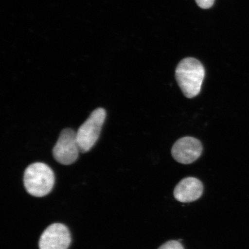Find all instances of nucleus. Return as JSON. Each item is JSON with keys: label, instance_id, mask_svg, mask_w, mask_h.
Returning <instances> with one entry per match:
<instances>
[{"label": "nucleus", "instance_id": "obj_1", "mask_svg": "<svg viewBox=\"0 0 249 249\" xmlns=\"http://www.w3.org/2000/svg\"><path fill=\"white\" fill-rule=\"evenodd\" d=\"M205 77L203 65L197 59H183L177 66L176 77L180 89L188 98L196 97L200 92Z\"/></svg>", "mask_w": 249, "mask_h": 249}, {"label": "nucleus", "instance_id": "obj_9", "mask_svg": "<svg viewBox=\"0 0 249 249\" xmlns=\"http://www.w3.org/2000/svg\"><path fill=\"white\" fill-rule=\"evenodd\" d=\"M199 7L202 9H209L213 7L214 0H196Z\"/></svg>", "mask_w": 249, "mask_h": 249}, {"label": "nucleus", "instance_id": "obj_8", "mask_svg": "<svg viewBox=\"0 0 249 249\" xmlns=\"http://www.w3.org/2000/svg\"><path fill=\"white\" fill-rule=\"evenodd\" d=\"M158 249H184V248L179 241L173 240L164 243Z\"/></svg>", "mask_w": 249, "mask_h": 249}, {"label": "nucleus", "instance_id": "obj_5", "mask_svg": "<svg viewBox=\"0 0 249 249\" xmlns=\"http://www.w3.org/2000/svg\"><path fill=\"white\" fill-rule=\"evenodd\" d=\"M71 242V233L68 227L61 223H54L40 236L39 247V249H68Z\"/></svg>", "mask_w": 249, "mask_h": 249}, {"label": "nucleus", "instance_id": "obj_7", "mask_svg": "<svg viewBox=\"0 0 249 249\" xmlns=\"http://www.w3.org/2000/svg\"><path fill=\"white\" fill-rule=\"evenodd\" d=\"M204 186L200 180L194 177H188L180 180L174 191V196L177 201L183 203L197 200L203 194Z\"/></svg>", "mask_w": 249, "mask_h": 249}, {"label": "nucleus", "instance_id": "obj_6", "mask_svg": "<svg viewBox=\"0 0 249 249\" xmlns=\"http://www.w3.org/2000/svg\"><path fill=\"white\" fill-rule=\"evenodd\" d=\"M202 152L201 142L192 137H185L177 140L171 149L174 160L184 164L194 163L200 157Z\"/></svg>", "mask_w": 249, "mask_h": 249}, {"label": "nucleus", "instance_id": "obj_2", "mask_svg": "<svg viewBox=\"0 0 249 249\" xmlns=\"http://www.w3.org/2000/svg\"><path fill=\"white\" fill-rule=\"evenodd\" d=\"M54 182L53 171L45 163L31 164L24 171L25 188L34 197H42L48 195L53 188Z\"/></svg>", "mask_w": 249, "mask_h": 249}, {"label": "nucleus", "instance_id": "obj_3", "mask_svg": "<svg viewBox=\"0 0 249 249\" xmlns=\"http://www.w3.org/2000/svg\"><path fill=\"white\" fill-rule=\"evenodd\" d=\"M106 117L107 113L104 108H96L80 126L76 136L81 152H89L98 141Z\"/></svg>", "mask_w": 249, "mask_h": 249}, {"label": "nucleus", "instance_id": "obj_4", "mask_svg": "<svg viewBox=\"0 0 249 249\" xmlns=\"http://www.w3.org/2000/svg\"><path fill=\"white\" fill-rule=\"evenodd\" d=\"M80 151L76 132L70 128L62 130L53 149L55 160L61 164H73L77 160Z\"/></svg>", "mask_w": 249, "mask_h": 249}]
</instances>
